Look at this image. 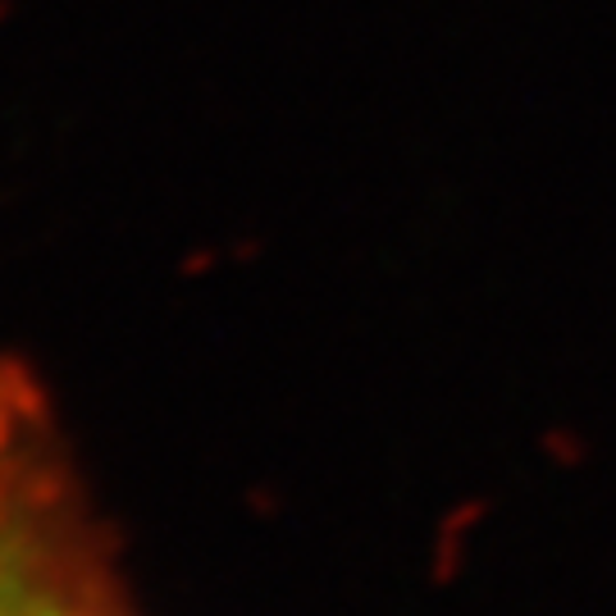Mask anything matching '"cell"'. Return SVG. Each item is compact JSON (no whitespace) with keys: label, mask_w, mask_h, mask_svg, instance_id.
<instances>
[{"label":"cell","mask_w":616,"mask_h":616,"mask_svg":"<svg viewBox=\"0 0 616 616\" xmlns=\"http://www.w3.org/2000/svg\"><path fill=\"white\" fill-rule=\"evenodd\" d=\"M0 616H151L60 398L0 352Z\"/></svg>","instance_id":"1"}]
</instances>
